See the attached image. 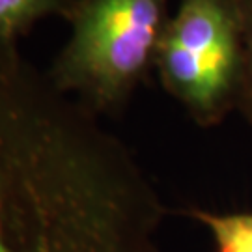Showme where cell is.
I'll list each match as a JSON object with an SVG mask.
<instances>
[{
    "instance_id": "cell-2",
    "label": "cell",
    "mask_w": 252,
    "mask_h": 252,
    "mask_svg": "<svg viewBox=\"0 0 252 252\" xmlns=\"http://www.w3.org/2000/svg\"><path fill=\"white\" fill-rule=\"evenodd\" d=\"M174 0H73L69 36L45 77L101 120L120 116L155 75Z\"/></svg>"
},
{
    "instance_id": "cell-5",
    "label": "cell",
    "mask_w": 252,
    "mask_h": 252,
    "mask_svg": "<svg viewBox=\"0 0 252 252\" xmlns=\"http://www.w3.org/2000/svg\"><path fill=\"white\" fill-rule=\"evenodd\" d=\"M183 213L204 226L215 252H252V211L187 207Z\"/></svg>"
},
{
    "instance_id": "cell-1",
    "label": "cell",
    "mask_w": 252,
    "mask_h": 252,
    "mask_svg": "<svg viewBox=\"0 0 252 252\" xmlns=\"http://www.w3.org/2000/svg\"><path fill=\"white\" fill-rule=\"evenodd\" d=\"M166 213L126 142L0 54V252H164Z\"/></svg>"
},
{
    "instance_id": "cell-3",
    "label": "cell",
    "mask_w": 252,
    "mask_h": 252,
    "mask_svg": "<svg viewBox=\"0 0 252 252\" xmlns=\"http://www.w3.org/2000/svg\"><path fill=\"white\" fill-rule=\"evenodd\" d=\"M155 77L200 127L237 112L243 84V36L235 0H174Z\"/></svg>"
},
{
    "instance_id": "cell-4",
    "label": "cell",
    "mask_w": 252,
    "mask_h": 252,
    "mask_svg": "<svg viewBox=\"0 0 252 252\" xmlns=\"http://www.w3.org/2000/svg\"><path fill=\"white\" fill-rule=\"evenodd\" d=\"M73 0H0V54L19 53V43L47 19L65 21Z\"/></svg>"
},
{
    "instance_id": "cell-6",
    "label": "cell",
    "mask_w": 252,
    "mask_h": 252,
    "mask_svg": "<svg viewBox=\"0 0 252 252\" xmlns=\"http://www.w3.org/2000/svg\"><path fill=\"white\" fill-rule=\"evenodd\" d=\"M243 36V84L237 112L252 126V0H235Z\"/></svg>"
}]
</instances>
